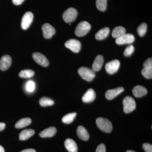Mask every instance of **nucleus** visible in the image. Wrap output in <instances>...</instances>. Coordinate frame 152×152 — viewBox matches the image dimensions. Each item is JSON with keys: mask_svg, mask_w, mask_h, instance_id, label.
I'll return each instance as SVG.
<instances>
[{"mask_svg": "<svg viewBox=\"0 0 152 152\" xmlns=\"http://www.w3.org/2000/svg\"><path fill=\"white\" fill-rule=\"evenodd\" d=\"M96 124L98 128L103 132L110 133L113 130V125L111 122L107 119L99 118L96 120Z\"/></svg>", "mask_w": 152, "mask_h": 152, "instance_id": "1", "label": "nucleus"}, {"mask_svg": "<svg viewBox=\"0 0 152 152\" xmlns=\"http://www.w3.org/2000/svg\"><path fill=\"white\" fill-rule=\"evenodd\" d=\"M91 25L88 22H80L76 28L75 34L77 37H83L88 33L91 30Z\"/></svg>", "mask_w": 152, "mask_h": 152, "instance_id": "2", "label": "nucleus"}, {"mask_svg": "<svg viewBox=\"0 0 152 152\" xmlns=\"http://www.w3.org/2000/svg\"><path fill=\"white\" fill-rule=\"evenodd\" d=\"M78 72L82 78L87 81H91L96 76L95 72L91 69L86 67L80 68Z\"/></svg>", "mask_w": 152, "mask_h": 152, "instance_id": "3", "label": "nucleus"}, {"mask_svg": "<svg viewBox=\"0 0 152 152\" xmlns=\"http://www.w3.org/2000/svg\"><path fill=\"white\" fill-rule=\"evenodd\" d=\"M124 111L126 113H129L134 110L136 103L134 99L130 96H127L123 100Z\"/></svg>", "mask_w": 152, "mask_h": 152, "instance_id": "4", "label": "nucleus"}, {"mask_svg": "<svg viewBox=\"0 0 152 152\" xmlns=\"http://www.w3.org/2000/svg\"><path fill=\"white\" fill-rule=\"evenodd\" d=\"M78 15V12L75 9L70 8L66 10L63 15L64 21L67 23H71L76 20Z\"/></svg>", "mask_w": 152, "mask_h": 152, "instance_id": "5", "label": "nucleus"}, {"mask_svg": "<svg viewBox=\"0 0 152 152\" xmlns=\"http://www.w3.org/2000/svg\"><path fill=\"white\" fill-rule=\"evenodd\" d=\"M65 45L74 53H78L81 48V44L79 40L75 39H71L67 41Z\"/></svg>", "mask_w": 152, "mask_h": 152, "instance_id": "6", "label": "nucleus"}, {"mask_svg": "<svg viewBox=\"0 0 152 152\" xmlns=\"http://www.w3.org/2000/svg\"><path fill=\"white\" fill-rule=\"evenodd\" d=\"M34 15L30 12H26L23 16L22 19L21 26L23 30L27 29L32 23Z\"/></svg>", "mask_w": 152, "mask_h": 152, "instance_id": "7", "label": "nucleus"}, {"mask_svg": "<svg viewBox=\"0 0 152 152\" xmlns=\"http://www.w3.org/2000/svg\"><path fill=\"white\" fill-rule=\"evenodd\" d=\"M120 62L118 60H114L107 63L105 66L106 70L109 74L115 73L119 69Z\"/></svg>", "mask_w": 152, "mask_h": 152, "instance_id": "8", "label": "nucleus"}, {"mask_svg": "<svg viewBox=\"0 0 152 152\" xmlns=\"http://www.w3.org/2000/svg\"><path fill=\"white\" fill-rule=\"evenodd\" d=\"M135 40L134 36L131 34H125L120 37L116 39V42L119 45L132 43Z\"/></svg>", "mask_w": 152, "mask_h": 152, "instance_id": "9", "label": "nucleus"}, {"mask_svg": "<svg viewBox=\"0 0 152 152\" xmlns=\"http://www.w3.org/2000/svg\"><path fill=\"white\" fill-rule=\"evenodd\" d=\"M32 57L35 61L40 65L43 67L49 66V62L46 57L39 53H34L33 54Z\"/></svg>", "mask_w": 152, "mask_h": 152, "instance_id": "10", "label": "nucleus"}, {"mask_svg": "<svg viewBox=\"0 0 152 152\" xmlns=\"http://www.w3.org/2000/svg\"><path fill=\"white\" fill-rule=\"evenodd\" d=\"M43 34L45 39H50L56 33V29L49 23H45L42 26Z\"/></svg>", "mask_w": 152, "mask_h": 152, "instance_id": "11", "label": "nucleus"}, {"mask_svg": "<svg viewBox=\"0 0 152 152\" xmlns=\"http://www.w3.org/2000/svg\"><path fill=\"white\" fill-rule=\"evenodd\" d=\"M12 64V58L9 55H5L0 59V69L4 71L10 67Z\"/></svg>", "mask_w": 152, "mask_h": 152, "instance_id": "12", "label": "nucleus"}, {"mask_svg": "<svg viewBox=\"0 0 152 152\" xmlns=\"http://www.w3.org/2000/svg\"><path fill=\"white\" fill-rule=\"evenodd\" d=\"M124 89L123 87H118L114 89L109 90L106 92L105 97L108 100H112L123 92Z\"/></svg>", "mask_w": 152, "mask_h": 152, "instance_id": "13", "label": "nucleus"}, {"mask_svg": "<svg viewBox=\"0 0 152 152\" xmlns=\"http://www.w3.org/2000/svg\"><path fill=\"white\" fill-rule=\"evenodd\" d=\"M104 64V57L102 55H98L96 57L92 65L93 70L98 72L100 70Z\"/></svg>", "mask_w": 152, "mask_h": 152, "instance_id": "14", "label": "nucleus"}, {"mask_svg": "<svg viewBox=\"0 0 152 152\" xmlns=\"http://www.w3.org/2000/svg\"><path fill=\"white\" fill-rule=\"evenodd\" d=\"M132 93L136 97H142L147 94L148 91L145 87L141 86H137L134 87Z\"/></svg>", "mask_w": 152, "mask_h": 152, "instance_id": "15", "label": "nucleus"}, {"mask_svg": "<svg viewBox=\"0 0 152 152\" xmlns=\"http://www.w3.org/2000/svg\"><path fill=\"white\" fill-rule=\"evenodd\" d=\"M96 98V93L93 89H89L85 93L82 98L83 102L85 103L91 102Z\"/></svg>", "mask_w": 152, "mask_h": 152, "instance_id": "16", "label": "nucleus"}, {"mask_svg": "<svg viewBox=\"0 0 152 152\" xmlns=\"http://www.w3.org/2000/svg\"><path fill=\"white\" fill-rule=\"evenodd\" d=\"M65 146L69 152H77L78 148L75 141L71 139H67L65 141Z\"/></svg>", "mask_w": 152, "mask_h": 152, "instance_id": "17", "label": "nucleus"}, {"mask_svg": "<svg viewBox=\"0 0 152 152\" xmlns=\"http://www.w3.org/2000/svg\"><path fill=\"white\" fill-rule=\"evenodd\" d=\"M77 134L79 138L83 141H87L89 139V134L86 129L83 126H79L77 129Z\"/></svg>", "mask_w": 152, "mask_h": 152, "instance_id": "18", "label": "nucleus"}, {"mask_svg": "<svg viewBox=\"0 0 152 152\" xmlns=\"http://www.w3.org/2000/svg\"><path fill=\"white\" fill-rule=\"evenodd\" d=\"M56 132V129L54 127H51L41 132L39 135L42 138L51 137H53Z\"/></svg>", "mask_w": 152, "mask_h": 152, "instance_id": "19", "label": "nucleus"}, {"mask_svg": "<svg viewBox=\"0 0 152 152\" xmlns=\"http://www.w3.org/2000/svg\"><path fill=\"white\" fill-rule=\"evenodd\" d=\"M110 29L109 28L105 27L102 29L96 34L95 38L98 40H102L105 39L110 34Z\"/></svg>", "mask_w": 152, "mask_h": 152, "instance_id": "20", "label": "nucleus"}, {"mask_svg": "<svg viewBox=\"0 0 152 152\" xmlns=\"http://www.w3.org/2000/svg\"><path fill=\"white\" fill-rule=\"evenodd\" d=\"M35 131L31 129H25L19 134V139L20 140H26L34 135Z\"/></svg>", "mask_w": 152, "mask_h": 152, "instance_id": "21", "label": "nucleus"}, {"mask_svg": "<svg viewBox=\"0 0 152 152\" xmlns=\"http://www.w3.org/2000/svg\"><path fill=\"white\" fill-rule=\"evenodd\" d=\"M126 30L122 26H118L113 30L112 35L114 38L118 39L126 34Z\"/></svg>", "mask_w": 152, "mask_h": 152, "instance_id": "22", "label": "nucleus"}, {"mask_svg": "<svg viewBox=\"0 0 152 152\" xmlns=\"http://www.w3.org/2000/svg\"><path fill=\"white\" fill-rule=\"evenodd\" d=\"M31 123V120L30 118H23L19 120L15 124L17 129H22L27 126Z\"/></svg>", "mask_w": 152, "mask_h": 152, "instance_id": "23", "label": "nucleus"}, {"mask_svg": "<svg viewBox=\"0 0 152 152\" xmlns=\"http://www.w3.org/2000/svg\"><path fill=\"white\" fill-rule=\"evenodd\" d=\"M77 115L76 113H71L65 115L62 118V122L65 124H70L73 121Z\"/></svg>", "mask_w": 152, "mask_h": 152, "instance_id": "24", "label": "nucleus"}, {"mask_svg": "<svg viewBox=\"0 0 152 152\" xmlns=\"http://www.w3.org/2000/svg\"><path fill=\"white\" fill-rule=\"evenodd\" d=\"M34 74V72L32 70L25 69L21 71L19 74V76L23 78H29L33 77Z\"/></svg>", "mask_w": 152, "mask_h": 152, "instance_id": "25", "label": "nucleus"}, {"mask_svg": "<svg viewBox=\"0 0 152 152\" xmlns=\"http://www.w3.org/2000/svg\"><path fill=\"white\" fill-rule=\"evenodd\" d=\"M54 104V102L53 100L45 97L41 98L39 100L40 105L43 107L52 106Z\"/></svg>", "mask_w": 152, "mask_h": 152, "instance_id": "26", "label": "nucleus"}, {"mask_svg": "<svg viewBox=\"0 0 152 152\" xmlns=\"http://www.w3.org/2000/svg\"><path fill=\"white\" fill-rule=\"evenodd\" d=\"M96 5L99 10L104 12L107 7V0H96Z\"/></svg>", "mask_w": 152, "mask_h": 152, "instance_id": "27", "label": "nucleus"}, {"mask_svg": "<svg viewBox=\"0 0 152 152\" xmlns=\"http://www.w3.org/2000/svg\"><path fill=\"white\" fill-rule=\"evenodd\" d=\"M142 74L145 78L150 79L152 77V67H145L142 70Z\"/></svg>", "mask_w": 152, "mask_h": 152, "instance_id": "28", "label": "nucleus"}, {"mask_svg": "<svg viewBox=\"0 0 152 152\" xmlns=\"http://www.w3.org/2000/svg\"><path fill=\"white\" fill-rule=\"evenodd\" d=\"M147 31V25L145 23H142L137 28V32L140 37H143Z\"/></svg>", "mask_w": 152, "mask_h": 152, "instance_id": "29", "label": "nucleus"}, {"mask_svg": "<svg viewBox=\"0 0 152 152\" xmlns=\"http://www.w3.org/2000/svg\"><path fill=\"white\" fill-rule=\"evenodd\" d=\"M26 88L29 92H32L35 88V84L32 81H29L27 83Z\"/></svg>", "mask_w": 152, "mask_h": 152, "instance_id": "30", "label": "nucleus"}, {"mask_svg": "<svg viewBox=\"0 0 152 152\" xmlns=\"http://www.w3.org/2000/svg\"><path fill=\"white\" fill-rule=\"evenodd\" d=\"M134 51V46L132 45H130L125 50L124 55L126 57L130 56L132 54Z\"/></svg>", "mask_w": 152, "mask_h": 152, "instance_id": "31", "label": "nucleus"}, {"mask_svg": "<svg viewBox=\"0 0 152 152\" xmlns=\"http://www.w3.org/2000/svg\"><path fill=\"white\" fill-rule=\"evenodd\" d=\"M143 148L146 152H152V145L151 144L145 143L143 144Z\"/></svg>", "mask_w": 152, "mask_h": 152, "instance_id": "32", "label": "nucleus"}, {"mask_svg": "<svg viewBox=\"0 0 152 152\" xmlns=\"http://www.w3.org/2000/svg\"><path fill=\"white\" fill-rule=\"evenodd\" d=\"M96 152H106V147L104 144H101L97 148Z\"/></svg>", "mask_w": 152, "mask_h": 152, "instance_id": "33", "label": "nucleus"}, {"mask_svg": "<svg viewBox=\"0 0 152 152\" xmlns=\"http://www.w3.org/2000/svg\"><path fill=\"white\" fill-rule=\"evenodd\" d=\"M14 4L16 5H19L23 2L25 0H12Z\"/></svg>", "mask_w": 152, "mask_h": 152, "instance_id": "34", "label": "nucleus"}, {"mask_svg": "<svg viewBox=\"0 0 152 152\" xmlns=\"http://www.w3.org/2000/svg\"><path fill=\"white\" fill-rule=\"evenodd\" d=\"M6 125L4 123H0V132L4 130L5 128Z\"/></svg>", "mask_w": 152, "mask_h": 152, "instance_id": "35", "label": "nucleus"}, {"mask_svg": "<svg viewBox=\"0 0 152 152\" xmlns=\"http://www.w3.org/2000/svg\"><path fill=\"white\" fill-rule=\"evenodd\" d=\"M20 152H36V151L33 149H27L23 150Z\"/></svg>", "mask_w": 152, "mask_h": 152, "instance_id": "36", "label": "nucleus"}, {"mask_svg": "<svg viewBox=\"0 0 152 152\" xmlns=\"http://www.w3.org/2000/svg\"><path fill=\"white\" fill-rule=\"evenodd\" d=\"M0 152H5L4 149L2 146L0 145Z\"/></svg>", "mask_w": 152, "mask_h": 152, "instance_id": "37", "label": "nucleus"}, {"mask_svg": "<svg viewBox=\"0 0 152 152\" xmlns=\"http://www.w3.org/2000/svg\"><path fill=\"white\" fill-rule=\"evenodd\" d=\"M126 152H136L134 151H127Z\"/></svg>", "mask_w": 152, "mask_h": 152, "instance_id": "38", "label": "nucleus"}]
</instances>
